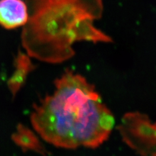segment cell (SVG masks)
I'll return each instance as SVG.
<instances>
[{
  "mask_svg": "<svg viewBox=\"0 0 156 156\" xmlns=\"http://www.w3.org/2000/svg\"><path fill=\"white\" fill-rule=\"evenodd\" d=\"M54 83L53 94L34 106L33 128L57 148L99 147L108 139L115 121L94 86L69 69Z\"/></svg>",
  "mask_w": 156,
  "mask_h": 156,
  "instance_id": "1",
  "label": "cell"
},
{
  "mask_svg": "<svg viewBox=\"0 0 156 156\" xmlns=\"http://www.w3.org/2000/svg\"><path fill=\"white\" fill-rule=\"evenodd\" d=\"M28 20L22 43L27 54L43 62L61 63L74 55L77 42L110 43L93 24L103 12L101 0H26Z\"/></svg>",
  "mask_w": 156,
  "mask_h": 156,
  "instance_id": "2",
  "label": "cell"
},
{
  "mask_svg": "<svg viewBox=\"0 0 156 156\" xmlns=\"http://www.w3.org/2000/svg\"><path fill=\"white\" fill-rule=\"evenodd\" d=\"M117 129L123 142L144 156H156V122L139 111L124 114Z\"/></svg>",
  "mask_w": 156,
  "mask_h": 156,
  "instance_id": "3",
  "label": "cell"
},
{
  "mask_svg": "<svg viewBox=\"0 0 156 156\" xmlns=\"http://www.w3.org/2000/svg\"><path fill=\"white\" fill-rule=\"evenodd\" d=\"M28 20V11L23 0H0V26L7 29L23 26Z\"/></svg>",
  "mask_w": 156,
  "mask_h": 156,
  "instance_id": "4",
  "label": "cell"
},
{
  "mask_svg": "<svg viewBox=\"0 0 156 156\" xmlns=\"http://www.w3.org/2000/svg\"><path fill=\"white\" fill-rule=\"evenodd\" d=\"M15 143L23 150H31L41 154H46V150L32 131L23 125L18 126L16 132L12 135Z\"/></svg>",
  "mask_w": 156,
  "mask_h": 156,
  "instance_id": "5",
  "label": "cell"
},
{
  "mask_svg": "<svg viewBox=\"0 0 156 156\" xmlns=\"http://www.w3.org/2000/svg\"><path fill=\"white\" fill-rule=\"evenodd\" d=\"M16 71L9 81V86L12 93L14 94L20 89L24 81L33 68L29 58L22 53H20L16 61Z\"/></svg>",
  "mask_w": 156,
  "mask_h": 156,
  "instance_id": "6",
  "label": "cell"
}]
</instances>
